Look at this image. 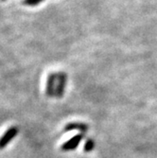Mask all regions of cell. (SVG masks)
<instances>
[{"label":"cell","mask_w":157,"mask_h":158,"mask_svg":"<svg viewBox=\"0 0 157 158\" xmlns=\"http://www.w3.org/2000/svg\"><path fill=\"white\" fill-rule=\"evenodd\" d=\"M84 138V134L81 133L78 134L76 135H74L73 137H71L69 140L65 141L64 144L61 146V150L63 152H70V151H74L76 148L79 147V145L81 144V142L82 141V139Z\"/></svg>","instance_id":"cell-1"},{"label":"cell","mask_w":157,"mask_h":158,"mask_svg":"<svg viewBox=\"0 0 157 158\" xmlns=\"http://www.w3.org/2000/svg\"><path fill=\"white\" fill-rule=\"evenodd\" d=\"M18 133H19V129L17 126H11L10 128H9L2 135L1 139H0V148L4 149L14 137L17 136Z\"/></svg>","instance_id":"cell-2"},{"label":"cell","mask_w":157,"mask_h":158,"mask_svg":"<svg viewBox=\"0 0 157 158\" xmlns=\"http://www.w3.org/2000/svg\"><path fill=\"white\" fill-rule=\"evenodd\" d=\"M89 129V126L86 123H83V122H70L67 123L64 128V132H70V131H80L81 133H85L87 132Z\"/></svg>","instance_id":"cell-3"},{"label":"cell","mask_w":157,"mask_h":158,"mask_svg":"<svg viewBox=\"0 0 157 158\" xmlns=\"http://www.w3.org/2000/svg\"><path fill=\"white\" fill-rule=\"evenodd\" d=\"M64 87H65V75L64 73H62V75L59 78L58 84H57V87L55 90V95L58 98H60L64 96Z\"/></svg>","instance_id":"cell-4"},{"label":"cell","mask_w":157,"mask_h":158,"mask_svg":"<svg viewBox=\"0 0 157 158\" xmlns=\"http://www.w3.org/2000/svg\"><path fill=\"white\" fill-rule=\"evenodd\" d=\"M55 80H56V75L52 74L48 77V84H47V95L48 97H52L53 94H55V89H54Z\"/></svg>","instance_id":"cell-5"},{"label":"cell","mask_w":157,"mask_h":158,"mask_svg":"<svg viewBox=\"0 0 157 158\" xmlns=\"http://www.w3.org/2000/svg\"><path fill=\"white\" fill-rule=\"evenodd\" d=\"M95 148V141L92 138H88L86 139L84 143V146H83V150L85 152H90L94 150Z\"/></svg>","instance_id":"cell-6"},{"label":"cell","mask_w":157,"mask_h":158,"mask_svg":"<svg viewBox=\"0 0 157 158\" xmlns=\"http://www.w3.org/2000/svg\"><path fill=\"white\" fill-rule=\"evenodd\" d=\"M43 0H25V4L28 5V6H35L37 4H39L40 2H42Z\"/></svg>","instance_id":"cell-7"}]
</instances>
